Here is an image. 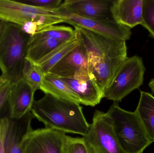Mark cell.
I'll return each instance as SVG.
<instances>
[{"label": "cell", "instance_id": "obj_1", "mask_svg": "<svg viewBox=\"0 0 154 153\" xmlns=\"http://www.w3.org/2000/svg\"><path fill=\"white\" fill-rule=\"evenodd\" d=\"M74 27L86 50L90 73L104 93L128 57L126 41Z\"/></svg>", "mask_w": 154, "mask_h": 153}, {"label": "cell", "instance_id": "obj_2", "mask_svg": "<svg viewBox=\"0 0 154 153\" xmlns=\"http://www.w3.org/2000/svg\"><path fill=\"white\" fill-rule=\"evenodd\" d=\"M31 112L46 128L82 137L89 129L90 124L87 122L80 104L60 99L49 94L34 101Z\"/></svg>", "mask_w": 154, "mask_h": 153}, {"label": "cell", "instance_id": "obj_3", "mask_svg": "<svg viewBox=\"0 0 154 153\" xmlns=\"http://www.w3.org/2000/svg\"><path fill=\"white\" fill-rule=\"evenodd\" d=\"M30 37L20 26L4 22L0 35V69L2 76L12 83L22 77Z\"/></svg>", "mask_w": 154, "mask_h": 153}, {"label": "cell", "instance_id": "obj_4", "mask_svg": "<svg viewBox=\"0 0 154 153\" xmlns=\"http://www.w3.org/2000/svg\"><path fill=\"white\" fill-rule=\"evenodd\" d=\"M112 119L114 131L125 153H143L152 143L135 111L121 108L114 102L107 111Z\"/></svg>", "mask_w": 154, "mask_h": 153}, {"label": "cell", "instance_id": "obj_5", "mask_svg": "<svg viewBox=\"0 0 154 153\" xmlns=\"http://www.w3.org/2000/svg\"><path fill=\"white\" fill-rule=\"evenodd\" d=\"M59 8L45 9L21 1L0 0V20L21 27L28 22H34L40 31L48 26L65 22V17L60 15Z\"/></svg>", "mask_w": 154, "mask_h": 153}, {"label": "cell", "instance_id": "obj_6", "mask_svg": "<svg viewBox=\"0 0 154 153\" xmlns=\"http://www.w3.org/2000/svg\"><path fill=\"white\" fill-rule=\"evenodd\" d=\"M145 67L142 57H127L121 65L114 80L104 91V98L114 102L126 96L143 84Z\"/></svg>", "mask_w": 154, "mask_h": 153}, {"label": "cell", "instance_id": "obj_7", "mask_svg": "<svg viewBox=\"0 0 154 153\" xmlns=\"http://www.w3.org/2000/svg\"><path fill=\"white\" fill-rule=\"evenodd\" d=\"M82 137L96 153H125L119 143L112 119L107 112L96 110L88 134Z\"/></svg>", "mask_w": 154, "mask_h": 153}, {"label": "cell", "instance_id": "obj_8", "mask_svg": "<svg viewBox=\"0 0 154 153\" xmlns=\"http://www.w3.org/2000/svg\"><path fill=\"white\" fill-rule=\"evenodd\" d=\"M66 135L49 128L33 130L25 134L22 142L23 153H63Z\"/></svg>", "mask_w": 154, "mask_h": 153}, {"label": "cell", "instance_id": "obj_9", "mask_svg": "<svg viewBox=\"0 0 154 153\" xmlns=\"http://www.w3.org/2000/svg\"><path fill=\"white\" fill-rule=\"evenodd\" d=\"M59 10L60 15L65 17V23L124 41H126L131 37V29L114 21H105L83 18L69 12L61 6Z\"/></svg>", "mask_w": 154, "mask_h": 153}, {"label": "cell", "instance_id": "obj_10", "mask_svg": "<svg viewBox=\"0 0 154 153\" xmlns=\"http://www.w3.org/2000/svg\"><path fill=\"white\" fill-rule=\"evenodd\" d=\"M113 0H66L61 7L73 14L91 19L114 21L111 12Z\"/></svg>", "mask_w": 154, "mask_h": 153}, {"label": "cell", "instance_id": "obj_11", "mask_svg": "<svg viewBox=\"0 0 154 153\" xmlns=\"http://www.w3.org/2000/svg\"><path fill=\"white\" fill-rule=\"evenodd\" d=\"M35 93L22 77L11 84L7 102L10 119L20 120L30 113Z\"/></svg>", "mask_w": 154, "mask_h": 153}, {"label": "cell", "instance_id": "obj_12", "mask_svg": "<svg viewBox=\"0 0 154 153\" xmlns=\"http://www.w3.org/2000/svg\"><path fill=\"white\" fill-rule=\"evenodd\" d=\"M90 72L85 48L79 45L56 64L47 74L59 78H68Z\"/></svg>", "mask_w": 154, "mask_h": 153}, {"label": "cell", "instance_id": "obj_13", "mask_svg": "<svg viewBox=\"0 0 154 153\" xmlns=\"http://www.w3.org/2000/svg\"><path fill=\"white\" fill-rule=\"evenodd\" d=\"M76 94L80 104L94 107L104 98V93L90 72L68 78H60Z\"/></svg>", "mask_w": 154, "mask_h": 153}, {"label": "cell", "instance_id": "obj_14", "mask_svg": "<svg viewBox=\"0 0 154 153\" xmlns=\"http://www.w3.org/2000/svg\"><path fill=\"white\" fill-rule=\"evenodd\" d=\"M143 0H113L111 12L119 24L131 29L141 24Z\"/></svg>", "mask_w": 154, "mask_h": 153}, {"label": "cell", "instance_id": "obj_15", "mask_svg": "<svg viewBox=\"0 0 154 153\" xmlns=\"http://www.w3.org/2000/svg\"><path fill=\"white\" fill-rule=\"evenodd\" d=\"M34 116L31 112L20 120L10 119L5 142L6 153H23L22 142L27 131L32 128Z\"/></svg>", "mask_w": 154, "mask_h": 153}, {"label": "cell", "instance_id": "obj_16", "mask_svg": "<svg viewBox=\"0 0 154 153\" xmlns=\"http://www.w3.org/2000/svg\"><path fill=\"white\" fill-rule=\"evenodd\" d=\"M135 112L139 118L147 136L154 142V96L140 91V97Z\"/></svg>", "mask_w": 154, "mask_h": 153}, {"label": "cell", "instance_id": "obj_17", "mask_svg": "<svg viewBox=\"0 0 154 153\" xmlns=\"http://www.w3.org/2000/svg\"><path fill=\"white\" fill-rule=\"evenodd\" d=\"M40 90L60 99L81 104L76 94L60 78L46 75Z\"/></svg>", "mask_w": 154, "mask_h": 153}, {"label": "cell", "instance_id": "obj_18", "mask_svg": "<svg viewBox=\"0 0 154 153\" xmlns=\"http://www.w3.org/2000/svg\"><path fill=\"white\" fill-rule=\"evenodd\" d=\"M79 44V40L76 35V37L75 38L66 41L57 47L36 65L44 75H46L56 64L69 52L78 46Z\"/></svg>", "mask_w": 154, "mask_h": 153}, {"label": "cell", "instance_id": "obj_19", "mask_svg": "<svg viewBox=\"0 0 154 153\" xmlns=\"http://www.w3.org/2000/svg\"><path fill=\"white\" fill-rule=\"evenodd\" d=\"M76 37V33L71 27L52 25L42 29L31 36L29 43L48 38L67 41Z\"/></svg>", "mask_w": 154, "mask_h": 153}, {"label": "cell", "instance_id": "obj_20", "mask_svg": "<svg viewBox=\"0 0 154 153\" xmlns=\"http://www.w3.org/2000/svg\"><path fill=\"white\" fill-rule=\"evenodd\" d=\"M65 42L66 41L48 38L29 43L26 59L37 64L53 49Z\"/></svg>", "mask_w": 154, "mask_h": 153}, {"label": "cell", "instance_id": "obj_21", "mask_svg": "<svg viewBox=\"0 0 154 153\" xmlns=\"http://www.w3.org/2000/svg\"><path fill=\"white\" fill-rule=\"evenodd\" d=\"M22 77L36 92L37 90H40L45 75L37 65L26 59L23 69Z\"/></svg>", "mask_w": 154, "mask_h": 153}, {"label": "cell", "instance_id": "obj_22", "mask_svg": "<svg viewBox=\"0 0 154 153\" xmlns=\"http://www.w3.org/2000/svg\"><path fill=\"white\" fill-rule=\"evenodd\" d=\"M63 153H96L88 142L82 137L66 135Z\"/></svg>", "mask_w": 154, "mask_h": 153}, {"label": "cell", "instance_id": "obj_23", "mask_svg": "<svg viewBox=\"0 0 154 153\" xmlns=\"http://www.w3.org/2000/svg\"><path fill=\"white\" fill-rule=\"evenodd\" d=\"M141 24L154 38V0H143Z\"/></svg>", "mask_w": 154, "mask_h": 153}, {"label": "cell", "instance_id": "obj_24", "mask_svg": "<svg viewBox=\"0 0 154 153\" xmlns=\"http://www.w3.org/2000/svg\"><path fill=\"white\" fill-rule=\"evenodd\" d=\"M20 1L28 4L48 9H58L63 2L62 0H22Z\"/></svg>", "mask_w": 154, "mask_h": 153}, {"label": "cell", "instance_id": "obj_25", "mask_svg": "<svg viewBox=\"0 0 154 153\" xmlns=\"http://www.w3.org/2000/svg\"><path fill=\"white\" fill-rule=\"evenodd\" d=\"M12 83L0 75V111L8 102Z\"/></svg>", "mask_w": 154, "mask_h": 153}, {"label": "cell", "instance_id": "obj_26", "mask_svg": "<svg viewBox=\"0 0 154 153\" xmlns=\"http://www.w3.org/2000/svg\"><path fill=\"white\" fill-rule=\"evenodd\" d=\"M10 119L7 117L0 118V153H6L5 142Z\"/></svg>", "mask_w": 154, "mask_h": 153}, {"label": "cell", "instance_id": "obj_27", "mask_svg": "<svg viewBox=\"0 0 154 153\" xmlns=\"http://www.w3.org/2000/svg\"><path fill=\"white\" fill-rule=\"evenodd\" d=\"M21 28L23 32L31 36L34 35L39 31L38 24L34 22H26Z\"/></svg>", "mask_w": 154, "mask_h": 153}, {"label": "cell", "instance_id": "obj_28", "mask_svg": "<svg viewBox=\"0 0 154 153\" xmlns=\"http://www.w3.org/2000/svg\"><path fill=\"white\" fill-rule=\"evenodd\" d=\"M149 86L151 89L152 93L154 94V78L150 81L149 83Z\"/></svg>", "mask_w": 154, "mask_h": 153}, {"label": "cell", "instance_id": "obj_29", "mask_svg": "<svg viewBox=\"0 0 154 153\" xmlns=\"http://www.w3.org/2000/svg\"><path fill=\"white\" fill-rule=\"evenodd\" d=\"M4 24V21H3L0 20V35H1V32H2L3 27Z\"/></svg>", "mask_w": 154, "mask_h": 153}]
</instances>
